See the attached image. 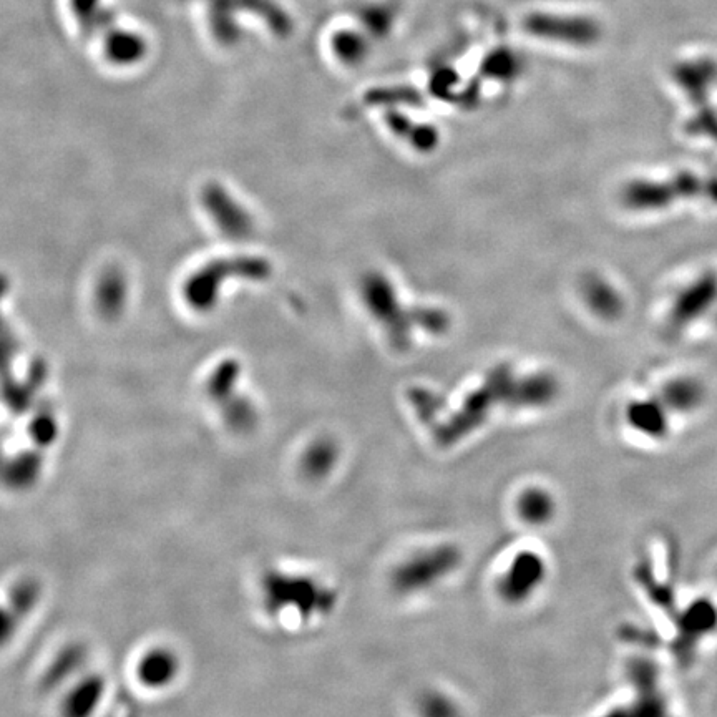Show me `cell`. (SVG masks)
Here are the masks:
<instances>
[{"label":"cell","mask_w":717,"mask_h":717,"mask_svg":"<svg viewBox=\"0 0 717 717\" xmlns=\"http://www.w3.org/2000/svg\"><path fill=\"white\" fill-rule=\"evenodd\" d=\"M203 2L208 10L211 25L223 37H228L235 30L233 17L239 10L258 15L279 34L289 29L288 15L279 5L274 4L273 0H203Z\"/></svg>","instance_id":"obj_6"},{"label":"cell","mask_w":717,"mask_h":717,"mask_svg":"<svg viewBox=\"0 0 717 717\" xmlns=\"http://www.w3.org/2000/svg\"><path fill=\"white\" fill-rule=\"evenodd\" d=\"M525 30L543 39L557 40L566 44L586 45L596 39L595 24L578 17L533 14L525 20Z\"/></svg>","instance_id":"obj_8"},{"label":"cell","mask_w":717,"mask_h":717,"mask_svg":"<svg viewBox=\"0 0 717 717\" xmlns=\"http://www.w3.org/2000/svg\"><path fill=\"white\" fill-rule=\"evenodd\" d=\"M679 633L691 643L706 641L717 631V605L709 598H696L689 601L684 610L679 611Z\"/></svg>","instance_id":"obj_9"},{"label":"cell","mask_w":717,"mask_h":717,"mask_svg":"<svg viewBox=\"0 0 717 717\" xmlns=\"http://www.w3.org/2000/svg\"><path fill=\"white\" fill-rule=\"evenodd\" d=\"M676 422L693 419L701 414L708 402V389L703 382L691 376H678L663 382L654 392Z\"/></svg>","instance_id":"obj_7"},{"label":"cell","mask_w":717,"mask_h":717,"mask_svg":"<svg viewBox=\"0 0 717 717\" xmlns=\"http://www.w3.org/2000/svg\"><path fill=\"white\" fill-rule=\"evenodd\" d=\"M500 404L520 407V382L515 386L510 372L505 369L493 372L480 389L467 397L454 417L440 425L437 429V440L444 445L457 444L478 427H482L493 414L492 410L497 409Z\"/></svg>","instance_id":"obj_1"},{"label":"cell","mask_w":717,"mask_h":717,"mask_svg":"<svg viewBox=\"0 0 717 717\" xmlns=\"http://www.w3.org/2000/svg\"><path fill=\"white\" fill-rule=\"evenodd\" d=\"M178 663L173 654L168 653L166 649H153L152 653L147 654L140 663V679L148 686H163L170 683L171 678L175 676Z\"/></svg>","instance_id":"obj_11"},{"label":"cell","mask_w":717,"mask_h":717,"mask_svg":"<svg viewBox=\"0 0 717 717\" xmlns=\"http://www.w3.org/2000/svg\"><path fill=\"white\" fill-rule=\"evenodd\" d=\"M336 50L339 55L346 57V60L359 59V55L362 54L361 40H357V37L346 32V34H342V39L337 37Z\"/></svg>","instance_id":"obj_13"},{"label":"cell","mask_w":717,"mask_h":717,"mask_svg":"<svg viewBox=\"0 0 717 717\" xmlns=\"http://www.w3.org/2000/svg\"><path fill=\"white\" fill-rule=\"evenodd\" d=\"M623 422L631 434L651 445L666 444L676 425V419L656 394L630 400L623 412Z\"/></svg>","instance_id":"obj_4"},{"label":"cell","mask_w":717,"mask_h":717,"mask_svg":"<svg viewBox=\"0 0 717 717\" xmlns=\"http://www.w3.org/2000/svg\"><path fill=\"white\" fill-rule=\"evenodd\" d=\"M518 513L530 525H547L555 513V498L542 488H530L518 500Z\"/></svg>","instance_id":"obj_10"},{"label":"cell","mask_w":717,"mask_h":717,"mask_svg":"<svg viewBox=\"0 0 717 717\" xmlns=\"http://www.w3.org/2000/svg\"><path fill=\"white\" fill-rule=\"evenodd\" d=\"M70 7L82 29L90 34L102 35L103 44L115 59H135L142 52V42L132 34H125L113 24L102 0H70Z\"/></svg>","instance_id":"obj_3"},{"label":"cell","mask_w":717,"mask_h":717,"mask_svg":"<svg viewBox=\"0 0 717 717\" xmlns=\"http://www.w3.org/2000/svg\"><path fill=\"white\" fill-rule=\"evenodd\" d=\"M547 563L537 553L523 552L498 580V593L510 605H522L530 600L547 580Z\"/></svg>","instance_id":"obj_5"},{"label":"cell","mask_w":717,"mask_h":717,"mask_svg":"<svg viewBox=\"0 0 717 717\" xmlns=\"http://www.w3.org/2000/svg\"><path fill=\"white\" fill-rule=\"evenodd\" d=\"M337 455H339V450L334 442L321 440L318 444H314L306 454V459H304L306 472L311 477H324L336 465Z\"/></svg>","instance_id":"obj_12"},{"label":"cell","mask_w":717,"mask_h":717,"mask_svg":"<svg viewBox=\"0 0 717 717\" xmlns=\"http://www.w3.org/2000/svg\"><path fill=\"white\" fill-rule=\"evenodd\" d=\"M462 563V553L454 545H440L415 553L397 566L392 586L400 595H415L439 585Z\"/></svg>","instance_id":"obj_2"},{"label":"cell","mask_w":717,"mask_h":717,"mask_svg":"<svg viewBox=\"0 0 717 717\" xmlns=\"http://www.w3.org/2000/svg\"><path fill=\"white\" fill-rule=\"evenodd\" d=\"M714 573H716V580H717V566H716V571H714Z\"/></svg>","instance_id":"obj_14"}]
</instances>
